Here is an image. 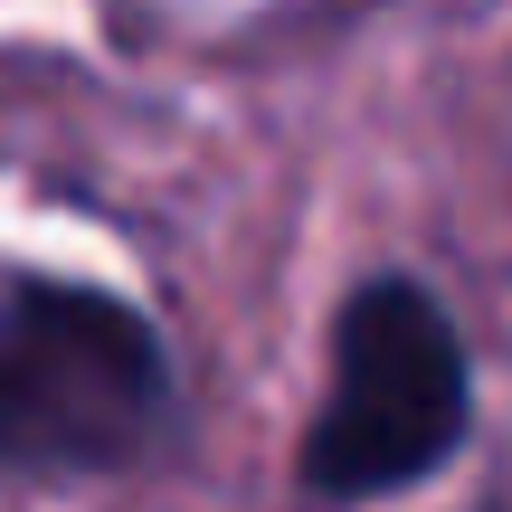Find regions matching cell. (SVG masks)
<instances>
[{
  "label": "cell",
  "mask_w": 512,
  "mask_h": 512,
  "mask_svg": "<svg viewBox=\"0 0 512 512\" xmlns=\"http://www.w3.org/2000/svg\"><path fill=\"white\" fill-rule=\"evenodd\" d=\"M475 427L465 332L418 275H361L323 332V399L294 475L313 503H389L427 484Z\"/></svg>",
  "instance_id": "7a4b0ae2"
},
{
  "label": "cell",
  "mask_w": 512,
  "mask_h": 512,
  "mask_svg": "<svg viewBox=\"0 0 512 512\" xmlns=\"http://www.w3.org/2000/svg\"><path fill=\"white\" fill-rule=\"evenodd\" d=\"M171 427V351L152 313L105 285L10 275L0 285V475L86 484L124 475Z\"/></svg>",
  "instance_id": "6da1fadb"
}]
</instances>
